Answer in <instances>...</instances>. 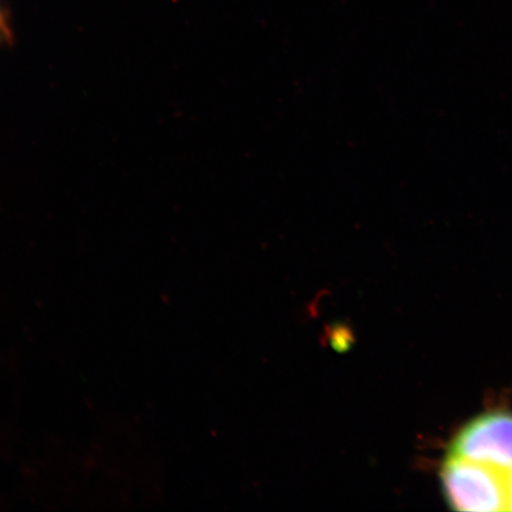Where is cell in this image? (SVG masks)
<instances>
[{"label": "cell", "instance_id": "6da1fadb", "mask_svg": "<svg viewBox=\"0 0 512 512\" xmlns=\"http://www.w3.org/2000/svg\"><path fill=\"white\" fill-rule=\"evenodd\" d=\"M507 473L448 454L440 477L446 501L454 510H508Z\"/></svg>", "mask_w": 512, "mask_h": 512}, {"label": "cell", "instance_id": "7a4b0ae2", "mask_svg": "<svg viewBox=\"0 0 512 512\" xmlns=\"http://www.w3.org/2000/svg\"><path fill=\"white\" fill-rule=\"evenodd\" d=\"M451 456L503 472L512 469V413H486L467 422L453 439Z\"/></svg>", "mask_w": 512, "mask_h": 512}, {"label": "cell", "instance_id": "3957f363", "mask_svg": "<svg viewBox=\"0 0 512 512\" xmlns=\"http://www.w3.org/2000/svg\"><path fill=\"white\" fill-rule=\"evenodd\" d=\"M508 511H512V469L507 473Z\"/></svg>", "mask_w": 512, "mask_h": 512}]
</instances>
